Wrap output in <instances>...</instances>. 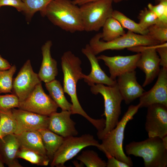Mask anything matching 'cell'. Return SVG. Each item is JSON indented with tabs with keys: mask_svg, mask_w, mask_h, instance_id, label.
<instances>
[{
	"mask_svg": "<svg viewBox=\"0 0 167 167\" xmlns=\"http://www.w3.org/2000/svg\"><path fill=\"white\" fill-rule=\"evenodd\" d=\"M148 8L157 16L158 20L157 24L167 26V0L161 1L155 5L149 3Z\"/></svg>",
	"mask_w": 167,
	"mask_h": 167,
	"instance_id": "1f68e13d",
	"label": "cell"
},
{
	"mask_svg": "<svg viewBox=\"0 0 167 167\" xmlns=\"http://www.w3.org/2000/svg\"><path fill=\"white\" fill-rule=\"evenodd\" d=\"M1 123H0V136L1 134Z\"/></svg>",
	"mask_w": 167,
	"mask_h": 167,
	"instance_id": "b9f144b4",
	"label": "cell"
},
{
	"mask_svg": "<svg viewBox=\"0 0 167 167\" xmlns=\"http://www.w3.org/2000/svg\"><path fill=\"white\" fill-rule=\"evenodd\" d=\"M140 54L129 56H108L101 55L97 57L98 60L103 61L109 69L110 77L116 80L117 77L125 73L135 71L137 68V62Z\"/></svg>",
	"mask_w": 167,
	"mask_h": 167,
	"instance_id": "9a60e30c",
	"label": "cell"
},
{
	"mask_svg": "<svg viewBox=\"0 0 167 167\" xmlns=\"http://www.w3.org/2000/svg\"><path fill=\"white\" fill-rule=\"evenodd\" d=\"M45 86L49 96L62 110L71 111L72 104L65 97L63 87L59 81L54 79L45 83Z\"/></svg>",
	"mask_w": 167,
	"mask_h": 167,
	"instance_id": "603a6c76",
	"label": "cell"
},
{
	"mask_svg": "<svg viewBox=\"0 0 167 167\" xmlns=\"http://www.w3.org/2000/svg\"><path fill=\"white\" fill-rule=\"evenodd\" d=\"M82 53L89 60L91 65V71L88 75L84 74L83 79L84 81L91 86L96 84H102L112 86L116 83L114 80L108 76L101 68L98 63V59L92 51L89 44H87L81 50Z\"/></svg>",
	"mask_w": 167,
	"mask_h": 167,
	"instance_id": "ac0fdd59",
	"label": "cell"
},
{
	"mask_svg": "<svg viewBox=\"0 0 167 167\" xmlns=\"http://www.w3.org/2000/svg\"><path fill=\"white\" fill-rule=\"evenodd\" d=\"M52 45V41L48 40L41 48L42 60L38 75L41 81L45 83L55 79L58 74L57 62L51 55Z\"/></svg>",
	"mask_w": 167,
	"mask_h": 167,
	"instance_id": "d6986e66",
	"label": "cell"
},
{
	"mask_svg": "<svg viewBox=\"0 0 167 167\" xmlns=\"http://www.w3.org/2000/svg\"><path fill=\"white\" fill-rule=\"evenodd\" d=\"M147 108L145 129L148 137L167 135V106L155 104Z\"/></svg>",
	"mask_w": 167,
	"mask_h": 167,
	"instance_id": "7c38bea8",
	"label": "cell"
},
{
	"mask_svg": "<svg viewBox=\"0 0 167 167\" xmlns=\"http://www.w3.org/2000/svg\"><path fill=\"white\" fill-rule=\"evenodd\" d=\"M58 107L50 96L45 92L40 83L25 100L19 102L18 108L49 116L57 112Z\"/></svg>",
	"mask_w": 167,
	"mask_h": 167,
	"instance_id": "9c48e42d",
	"label": "cell"
},
{
	"mask_svg": "<svg viewBox=\"0 0 167 167\" xmlns=\"http://www.w3.org/2000/svg\"><path fill=\"white\" fill-rule=\"evenodd\" d=\"M139 108V103L136 105H130L116 126L101 139L100 150L105 154L107 158L113 156L130 167L133 166V162L131 158L125 154L123 148L124 131L127 123L134 118V116Z\"/></svg>",
	"mask_w": 167,
	"mask_h": 167,
	"instance_id": "3957f363",
	"label": "cell"
},
{
	"mask_svg": "<svg viewBox=\"0 0 167 167\" xmlns=\"http://www.w3.org/2000/svg\"><path fill=\"white\" fill-rule=\"evenodd\" d=\"M155 0V1L157 3H158L160 2H161V1H164V0Z\"/></svg>",
	"mask_w": 167,
	"mask_h": 167,
	"instance_id": "60d3db41",
	"label": "cell"
},
{
	"mask_svg": "<svg viewBox=\"0 0 167 167\" xmlns=\"http://www.w3.org/2000/svg\"><path fill=\"white\" fill-rule=\"evenodd\" d=\"M90 146L96 147L100 150L101 148V144L89 134L64 138L50 162V166L65 167L66 162L76 156L84 148Z\"/></svg>",
	"mask_w": 167,
	"mask_h": 167,
	"instance_id": "ba28073f",
	"label": "cell"
},
{
	"mask_svg": "<svg viewBox=\"0 0 167 167\" xmlns=\"http://www.w3.org/2000/svg\"><path fill=\"white\" fill-rule=\"evenodd\" d=\"M107 158V167H130L127 164L118 160L113 156H110Z\"/></svg>",
	"mask_w": 167,
	"mask_h": 167,
	"instance_id": "8d00e7d4",
	"label": "cell"
},
{
	"mask_svg": "<svg viewBox=\"0 0 167 167\" xmlns=\"http://www.w3.org/2000/svg\"><path fill=\"white\" fill-rule=\"evenodd\" d=\"M1 132L0 139L10 134H15L16 129V122L10 109L0 108Z\"/></svg>",
	"mask_w": 167,
	"mask_h": 167,
	"instance_id": "d4e9b609",
	"label": "cell"
},
{
	"mask_svg": "<svg viewBox=\"0 0 167 167\" xmlns=\"http://www.w3.org/2000/svg\"><path fill=\"white\" fill-rule=\"evenodd\" d=\"M38 131L41 135L46 155L50 162L55 153L63 143L64 138L48 128L41 129Z\"/></svg>",
	"mask_w": 167,
	"mask_h": 167,
	"instance_id": "7402d4cb",
	"label": "cell"
},
{
	"mask_svg": "<svg viewBox=\"0 0 167 167\" xmlns=\"http://www.w3.org/2000/svg\"><path fill=\"white\" fill-rule=\"evenodd\" d=\"M158 76L153 86L149 91L144 92L139 97L140 108L155 104L167 106V69L162 67Z\"/></svg>",
	"mask_w": 167,
	"mask_h": 167,
	"instance_id": "5bb4252c",
	"label": "cell"
},
{
	"mask_svg": "<svg viewBox=\"0 0 167 167\" xmlns=\"http://www.w3.org/2000/svg\"><path fill=\"white\" fill-rule=\"evenodd\" d=\"M139 23L145 30H148L150 26L158 23V18L155 13L148 8L141 10L139 14Z\"/></svg>",
	"mask_w": 167,
	"mask_h": 167,
	"instance_id": "4dcf8cb0",
	"label": "cell"
},
{
	"mask_svg": "<svg viewBox=\"0 0 167 167\" xmlns=\"http://www.w3.org/2000/svg\"><path fill=\"white\" fill-rule=\"evenodd\" d=\"M96 0H73L72 1V2L75 5L78 6H80L86 3L91 2ZM113 2L115 3H118L124 1H127L128 0H112Z\"/></svg>",
	"mask_w": 167,
	"mask_h": 167,
	"instance_id": "f35d334b",
	"label": "cell"
},
{
	"mask_svg": "<svg viewBox=\"0 0 167 167\" xmlns=\"http://www.w3.org/2000/svg\"><path fill=\"white\" fill-rule=\"evenodd\" d=\"M15 135L20 148L31 150L47 155L41 135L38 131H28Z\"/></svg>",
	"mask_w": 167,
	"mask_h": 167,
	"instance_id": "44dd1931",
	"label": "cell"
},
{
	"mask_svg": "<svg viewBox=\"0 0 167 167\" xmlns=\"http://www.w3.org/2000/svg\"><path fill=\"white\" fill-rule=\"evenodd\" d=\"M16 70L13 65L7 70H0V94L12 92L13 76Z\"/></svg>",
	"mask_w": 167,
	"mask_h": 167,
	"instance_id": "f1b7e54d",
	"label": "cell"
},
{
	"mask_svg": "<svg viewBox=\"0 0 167 167\" xmlns=\"http://www.w3.org/2000/svg\"><path fill=\"white\" fill-rule=\"evenodd\" d=\"M16 124V129L14 134H19L23 132L38 131L48 128V116L21 109H11Z\"/></svg>",
	"mask_w": 167,
	"mask_h": 167,
	"instance_id": "4fadbf2b",
	"label": "cell"
},
{
	"mask_svg": "<svg viewBox=\"0 0 167 167\" xmlns=\"http://www.w3.org/2000/svg\"><path fill=\"white\" fill-rule=\"evenodd\" d=\"M81 61L70 51L65 52L61 58V65L63 74V88L64 92L70 97L72 114H79L85 118L95 127L100 123L99 119L90 117L85 112L79 102L77 94L78 82L83 79L84 74L81 67Z\"/></svg>",
	"mask_w": 167,
	"mask_h": 167,
	"instance_id": "6da1fadb",
	"label": "cell"
},
{
	"mask_svg": "<svg viewBox=\"0 0 167 167\" xmlns=\"http://www.w3.org/2000/svg\"><path fill=\"white\" fill-rule=\"evenodd\" d=\"M4 163L3 160L0 156V167H4Z\"/></svg>",
	"mask_w": 167,
	"mask_h": 167,
	"instance_id": "ab89813d",
	"label": "cell"
},
{
	"mask_svg": "<svg viewBox=\"0 0 167 167\" xmlns=\"http://www.w3.org/2000/svg\"><path fill=\"white\" fill-rule=\"evenodd\" d=\"M160 59V65L163 68L167 69V43L160 44L156 48Z\"/></svg>",
	"mask_w": 167,
	"mask_h": 167,
	"instance_id": "e575fe53",
	"label": "cell"
},
{
	"mask_svg": "<svg viewBox=\"0 0 167 167\" xmlns=\"http://www.w3.org/2000/svg\"><path fill=\"white\" fill-rule=\"evenodd\" d=\"M41 82L38 74L33 71L30 60L28 59L13 79L12 93L17 97L19 102H22Z\"/></svg>",
	"mask_w": 167,
	"mask_h": 167,
	"instance_id": "8fae6325",
	"label": "cell"
},
{
	"mask_svg": "<svg viewBox=\"0 0 167 167\" xmlns=\"http://www.w3.org/2000/svg\"><path fill=\"white\" fill-rule=\"evenodd\" d=\"M20 148L16 135H7L0 139V156L9 167H22L17 158Z\"/></svg>",
	"mask_w": 167,
	"mask_h": 167,
	"instance_id": "ffe728a7",
	"label": "cell"
},
{
	"mask_svg": "<svg viewBox=\"0 0 167 167\" xmlns=\"http://www.w3.org/2000/svg\"><path fill=\"white\" fill-rule=\"evenodd\" d=\"M71 111L68 110L53 113L49 116L48 128L64 138L76 136L78 132L75 122L71 118Z\"/></svg>",
	"mask_w": 167,
	"mask_h": 167,
	"instance_id": "2e32d148",
	"label": "cell"
},
{
	"mask_svg": "<svg viewBox=\"0 0 167 167\" xmlns=\"http://www.w3.org/2000/svg\"><path fill=\"white\" fill-rule=\"evenodd\" d=\"M157 45L140 46L128 49L140 54L136 66L145 74V79L143 84V87L152 82L158 75L161 70L160 59L156 49Z\"/></svg>",
	"mask_w": 167,
	"mask_h": 167,
	"instance_id": "30bf717a",
	"label": "cell"
},
{
	"mask_svg": "<svg viewBox=\"0 0 167 167\" xmlns=\"http://www.w3.org/2000/svg\"><path fill=\"white\" fill-rule=\"evenodd\" d=\"M112 17L117 20L123 28L135 33L146 35L148 30L143 29L139 24L127 17L121 12L113 10Z\"/></svg>",
	"mask_w": 167,
	"mask_h": 167,
	"instance_id": "4316f807",
	"label": "cell"
},
{
	"mask_svg": "<svg viewBox=\"0 0 167 167\" xmlns=\"http://www.w3.org/2000/svg\"><path fill=\"white\" fill-rule=\"evenodd\" d=\"M135 71L124 73L118 77L117 84L123 100L128 105L145 92L138 82Z\"/></svg>",
	"mask_w": 167,
	"mask_h": 167,
	"instance_id": "e0dca14e",
	"label": "cell"
},
{
	"mask_svg": "<svg viewBox=\"0 0 167 167\" xmlns=\"http://www.w3.org/2000/svg\"><path fill=\"white\" fill-rule=\"evenodd\" d=\"M19 101L17 97L13 93L0 95V108L10 109L18 108Z\"/></svg>",
	"mask_w": 167,
	"mask_h": 167,
	"instance_id": "836d02e7",
	"label": "cell"
},
{
	"mask_svg": "<svg viewBox=\"0 0 167 167\" xmlns=\"http://www.w3.org/2000/svg\"><path fill=\"white\" fill-rule=\"evenodd\" d=\"M113 2L112 0H96L80 6L84 31L99 30L107 19L112 17Z\"/></svg>",
	"mask_w": 167,
	"mask_h": 167,
	"instance_id": "52a82bcc",
	"label": "cell"
},
{
	"mask_svg": "<svg viewBox=\"0 0 167 167\" xmlns=\"http://www.w3.org/2000/svg\"><path fill=\"white\" fill-rule=\"evenodd\" d=\"M125 150L128 155L142 157L145 167H167V147L159 137L132 141L126 145Z\"/></svg>",
	"mask_w": 167,
	"mask_h": 167,
	"instance_id": "277c9868",
	"label": "cell"
},
{
	"mask_svg": "<svg viewBox=\"0 0 167 167\" xmlns=\"http://www.w3.org/2000/svg\"><path fill=\"white\" fill-rule=\"evenodd\" d=\"M4 6L15 8L18 11L24 12L26 6L23 0H0V8Z\"/></svg>",
	"mask_w": 167,
	"mask_h": 167,
	"instance_id": "d590c367",
	"label": "cell"
},
{
	"mask_svg": "<svg viewBox=\"0 0 167 167\" xmlns=\"http://www.w3.org/2000/svg\"><path fill=\"white\" fill-rule=\"evenodd\" d=\"M147 35L160 44L167 42V26L158 24L153 25L148 28Z\"/></svg>",
	"mask_w": 167,
	"mask_h": 167,
	"instance_id": "d6a6232c",
	"label": "cell"
},
{
	"mask_svg": "<svg viewBox=\"0 0 167 167\" xmlns=\"http://www.w3.org/2000/svg\"><path fill=\"white\" fill-rule=\"evenodd\" d=\"M102 28L101 39L105 41L113 40L126 33L119 22L112 17L107 19Z\"/></svg>",
	"mask_w": 167,
	"mask_h": 167,
	"instance_id": "cb8c5ba5",
	"label": "cell"
},
{
	"mask_svg": "<svg viewBox=\"0 0 167 167\" xmlns=\"http://www.w3.org/2000/svg\"><path fill=\"white\" fill-rule=\"evenodd\" d=\"M11 66L8 61L3 58L0 55V70H7L9 69Z\"/></svg>",
	"mask_w": 167,
	"mask_h": 167,
	"instance_id": "74e56055",
	"label": "cell"
},
{
	"mask_svg": "<svg viewBox=\"0 0 167 167\" xmlns=\"http://www.w3.org/2000/svg\"><path fill=\"white\" fill-rule=\"evenodd\" d=\"M77 159L87 167H105L106 162L96 152L92 150L83 151Z\"/></svg>",
	"mask_w": 167,
	"mask_h": 167,
	"instance_id": "83f0119b",
	"label": "cell"
},
{
	"mask_svg": "<svg viewBox=\"0 0 167 167\" xmlns=\"http://www.w3.org/2000/svg\"><path fill=\"white\" fill-rule=\"evenodd\" d=\"M54 25L66 32L84 31L79 7L70 0H53L40 12Z\"/></svg>",
	"mask_w": 167,
	"mask_h": 167,
	"instance_id": "7a4b0ae2",
	"label": "cell"
},
{
	"mask_svg": "<svg viewBox=\"0 0 167 167\" xmlns=\"http://www.w3.org/2000/svg\"><path fill=\"white\" fill-rule=\"evenodd\" d=\"M16 156L17 158L24 159L39 166H47L50 162V160L47 155L23 148H20Z\"/></svg>",
	"mask_w": 167,
	"mask_h": 167,
	"instance_id": "484cf974",
	"label": "cell"
},
{
	"mask_svg": "<svg viewBox=\"0 0 167 167\" xmlns=\"http://www.w3.org/2000/svg\"><path fill=\"white\" fill-rule=\"evenodd\" d=\"M53 0H23L24 2L26 9L24 13L27 20L29 21L38 11H41L47 5Z\"/></svg>",
	"mask_w": 167,
	"mask_h": 167,
	"instance_id": "f546056e",
	"label": "cell"
},
{
	"mask_svg": "<svg viewBox=\"0 0 167 167\" xmlns=\"http://www.w3.org/2000/svg\"><path fill=\"white\" fill-rule=\"evenodd\" d=\"M90 90L93 94H100L104 102L105 126L100 132L97 133L98 139L101 140L108 132L113 129L119 122L121 113V104L123 100L118 89L117 82L113 85L105 86L102 84H94L91 86Z\"/></svg>",
	"mask_w": 167,
	"mask_h": 167,
	"instance_id": "5b68a950",
	"label": "cell"
},
{
	"mask_svg": "<svg viewBox=\"0 0 167 167\" xmlns=\"http://www.w3.org/2000/svg\"><path fill=\"white\" fill-rule=\"evenodd\" d=\"M101 39V33H98L91 38L88 44L96 55L108 50H120L138 46L156 45L160 44L147 35L138 34L130 31L110 41H105Z\"/></svg>",
	"mask_w": 167,
	"mask_h": 167,
	"instance_id": "8992f818",
	"label": "cell"
}]
</instances>
